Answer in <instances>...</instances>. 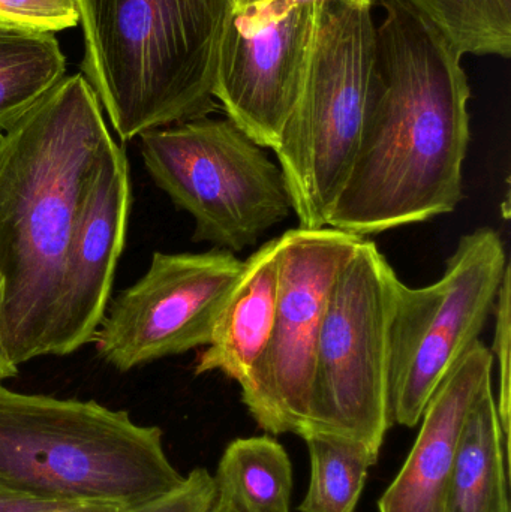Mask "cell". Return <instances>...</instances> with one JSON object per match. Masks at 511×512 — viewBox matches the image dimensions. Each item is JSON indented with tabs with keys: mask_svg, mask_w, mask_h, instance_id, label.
<instances>
[{
	"mask_svg": "<svg viewBox=\"0 0 511 512\" xmlns=\"http://www.w3.org/2000/svg\"><path fill=\"white\" fill-rule=\"evenodd\" d=\"M210 512H243L239 508L234 507L230 501L224 498H216L215 505H213L212 511Z\"/></svg>",
	"mask_w": 511,
	"mask_h": 512,
	"instance_id": "obj_26",
	"label": "cell"
},
{
	"mask_svg": "<svg viewBox=\"0 0 511 512\" xmlns=\"http://www.w3.org/2000/svg\"><path fill=\"white\" fill-rule=\"evenodd\" d=\"M494 357L473 343L432 394L416 444L395 481L378 501L380 512H443L470 409L492 381Z\"/></svg>",
	"mask_w": 511,
	"mask_h": 512,
	"instance_id": "obj_13",
	"label": "cell"
},
{
	"mask_svg": "<svg viewBox=\"0 0 511 512\" xmlns=\"http://www.w3.org/2000/svg\"><path fill=\"white\" fill-rule=\"evenodd\" d=\"M219 498L243 512H291L293 466L270 435L234 439L219 460Z\"/></svg>",
	"mask_w": 511,
	"mask_h": 512,
	"instance_id": "obj_16",
	"label": "cell"
},
{
	"mask_svg": "<svg viewBox=\"0 0 511 512\" xmlns=\"http://www.w3.org/2000/svg\"><path fill=\"white\" fill-rule=\"evenodd\" d=\"M380 3L362 135L327 221L360 237L455 212L471 138L464 54L407 3Z\"/></svg>",
	"mask_w": 511,
	"mask_h": 512,
	"instance_id": "obj_1",
	"label": "cell"
},
{
	"mask_svg": "<svg viewBox=\"0 0 511 512\" xmlns=\"http://www.w3.org/2000/svg\"><path fill=\"white\" fill-rule=\"evenodd\" d=\"M245 262L212 342L195 364L197 376L221 372L242 385L266 351L278 310L281 237L264 243Z\"/></svg>",
	"mask_w": 511,
	"mask_h": 512,
	"instance_id": "obj_14",
	"label": "cell"
},
{
	"mask_svg": "<svg viewBox=\"0 0 511 512\" xmlns=\"http://www.w3.org/2000/svg\"><path fill=\"white\" fill-rule=\"evenodd\" d=\"M506 248L492 228L459 239L437 282L399 285L390 325V415L413 429L462 355L479 340L504 274Z\"/></svg>",
	"mask_w": 511,
	"mask_h": 512,
	"instance_id": "obj_8",
	"label": "cell"
},
{
	"mask_svg": "<svg viewBox=\"0 0 511 512\" xmlns=\"http://www.w3.org/2000/svg\"><path fill=\"white\" fill-rule=\"evenodd\" d=\"M131 203L128 158L117 144L99 170L75 234L60 303L56 355L72 354L95 339L110 303Z\"/></svg>",
	"mask_w": 511,
	"mask_h": 512,
	"instance_id": "obj_12",
	"label": "cell"
},
{
	"mask_svg": "<svg viewBox=\"0 0 511 512\" xmlns=\"http://www.w3.org/2000/svg\"><path fill=\"white\" fill-rule=\"evenodd\" d=\"M401 283L386 256L366 239L339 271L321 324L300 438L342 439L380 457L393 424L390 325Z\"/></svg>",
	"mask_w": 511,
	"mask_h": 512,
	"instance_id": "obj_6",
	"label": "cell"
},
{
	"mask_svg": "<svg viewBox=\"0 0 511 512\" xmlns=\"http://www.w3.org/2000/svg\"><path fill=\"white\" fill-rule=\"evenodd\" d=\"M511 276L510 267L504 274L501 282L500 291H498L497 300H495V336L494 348H492V357H497L498 367H500V394H498L497 409L500 415L501 427L507 438H510V409H511V381H510V340H511V313H510V294H511Z\"/></svg>",
	"mask_w": 511,
	"mask_h": 512,
	"instance_id": "obj_21",
	"label": "cell"
},
{
	"mask_svg": "<svg viewBox=\"0 0 511 512\" xmlns=\"http://www.w3.org/2000/svg\"><path fill=\"white\" fill-rule=\"evenodd\" d=\"M0 304H2V286H0ZM18 366H15L11 360H9L8 354L3 348L2 336H0V382L5 379L14 378L17 376Z\"/></svg>",
	"mask_w": 511,
	"mask_h": 512,
	"instance_id": "obj_25",
	"label": "cell"
},
{
	"mask_svg": "<svg viewBox=\"0 0 511 512\" xmlns=\"http://www.w3.org/2000/svg\"><path fill=\"white\" fill-rule=\"evenodd\" d=\"M185 477L162 430L98 402L23 394L0 385V486L44 501L128 511Z\"/></svg>",
	"mask_w": 511,
	"mask_h": 512,
	"instance_id": "obj_4",
	"label": "cell"
},
{
	"mask_svg": "<svg viewBox=\"0 0 511 512\" xmlns=\"http://www.w3.org/2000/svg\"><path fill=\"white\" fill-rule=\"evenodd\" d=\"M311 459V481L300 512H354L378 462L362 445L327 436L305 438Z\"/></svg>",
	"mask_w": 511,
	"mask_h": 512,
	"instance_id": "obj_19",
	"label": "cell"
},
{
	"mask_svg": "<svg viewBox=\"0 0 511 512\" xmlns=\"http://www.w3.org/2000/svg\"><path fill=\"white\" fill-rule=\"evenodd\" d=\"M371 9L321 3L302 95L273 150L305 230L327 227L357 155L377 42Z\"/></svg>",
	"mask_w": 511,
	"mask_h": 512,
	"instance_id": "obj_5",
	"label": "cell"
},
{
	"mask_svg": "<svg viewBox=\"0 0 511 512\" xmlns=\"http://www.w3.org/2000/svg\"><path fill=\"white\" fill-rule=\"evenodd\" d=\"M65 77L66 59L54 33L0 26V135Z\"/></svg>",
	"mask_w": 511,
	"mask_h": 512,
	"instance_id": "obj_17",
	"label": "cell"
},
{
	"mask_svg": "<svg viewBox=\"0 0 511 512\" xmlns=\"http://www.w3.org/2000/svg\"><path fill=\"white\" fill-rule=\"evenodd\" d=\"M437 27L447 41L473 56L511 54V0H402Z\"/></svg>",
	"mask_w": 511,
	"mask_h": 512,
	"instance_id": "obj_18",
	"label": "cell"
},
{
	"mask_svg": "<svg viewBox=\"0 0 511 512\" xmlns=\"http://www.w3.org/2000/svg\"><path fill=\"white\" fill-rule=\"evenodd\" d=\"M510 438L501 427L492 381L470 409L443 512H510Z\"/></svg>",
	"mask_w": 511,
	"mask_h": 512,
	"instance_id": "obj_15",
	"label": "cell"
},
{
	"mask_svg": "<svg viewBox=\"0 0 511 512\" xmlns=\"http://www.w3.org/2000/svg\"><path fill=\"white\" fill-rule=\"evenodd\" d=\"M216 498L215 478L207 469L197 468L173 492L123 512H210Z\"/></svg>",
	"mask_w": 511,
	"mask_h": 512,
	"instance_id": "obj_22",
	"label": "cell"
},
{
	"mask_svg": "<svg viewBox=\"0 0 511 512\" xmlns=\"http://www.w3.org/2000/svg\"><path fill=\"white\" fill-rule=\"evenodd\" d=\"M78 23L77 0H0V26L54 33Z\"/></svg>",
	"mask_w": 511,
	"mask_h": 512,
	"instance_id": "obj_20",
	"label": "cell"
},
{
	"mask_svg": "<svg viewBox=\"0 0 511 512\" xmlns=\"http://www.w3.org/2000/svg\"><path fill=\"white\" fill-rule=\"evenodd\" d=\"M140 140L155 185L194 219V242L237 254L293 212L279 165L227 117L152 129Z\"/></svg>",
	"mask_w": 511,
	"mask_h": 512,
	"instance_id": "obj_7",
	"label": "cell"
},
{
	"mask_svg": "<svg viewBox=\"0 0 511 512\" xmlns=\"http://www.w3.org/2000/svg\"><path fill=\"white\" fill-rule=\"evenodd\" d=\"M81 69L122 141L216 111L234 0H77Z\"/></svg>",
	"mask_w": 511,
	"mask_h": 512,
	"instance_id": "obj_3",
	"label": "cell"
},
{
	"mask_svg": "<svg viewBox=\"0 0 511 512\" xmlns=\"http://www.w3.org/2000/svg\"><path fill=\"white\" fill-rule=\"evenodd\" d=\"M279 237L275 324L266 351L240 388L246 409L264 432L302 436L330 289L365 237L330 227L294 228Z\"/></svg>",
	"mask_w": 511,
	"mask_h": 512,
	"instance_id": "obj_9",
	"label": "cell"
},
{
	"mask_svg": "<svg viewBox=\"0 0 511 512\" xmlns=\"http://www.w3.org/2000/svg\"><path fill=\"white\" fill-rule=\"evenodd\" d=\"M116 146L83 74L0 135V336L15 366L56 355L75 234Z\"/></svg>",
	"mask_w": 511,
	"mask_h": 512,
	"instance_id": "obj_2",
	"label": "cell"
},
{
	"mask_svg": "<svg viewBox=\"0 0 511 512\" xmlns=\"http://www.w3.org/2000/svg\"><path fill=\"white\" fill-rule=\"evenodd\" d=\"M245 267L224 249L155 252L146 274L108 303L93 339L99 357L129 372L209 345Z\"/></svg>",
	"mask_w": 511,
	"mask_h": 512,
	"instance_id": "obj_10",
	"label": "cell"
},
{
	"mask_svg": "<svg viewBox=\"0 0 511 512\" xmlns=\"http://www.w3.org/2000/svg\"><path fill=\"white\" fill-rule=\"evenodd\" d=\"M321 3L234 6L219 50L216 104L263 149L275 150L308 74Z\"/></svg>",
	"mask_w": 511,
	"mask_h": 512,
	"instance_id": "obj_11",
	"label": "cell"
},
{
	"mask_svg": "<svg viewBox=\"0 0 511 512\" xmlns=\"http://www.w3.org/2000/svg\"><path fill=\"white\" fill-rule=\"evenodd\" d=\"M272 2V0H234V6H248V5H260V3ZM291 2L297 3H323L329 2V0H291ZM338 2L348 3V5L354 6H369L372 8L375 0H338Z\"/></svg>",
	"mask_w": 511,
	"mask_h": 512,
	"instance_id": "obj_24",
	"label": "cell"
},
{
	"mask_svg": "<svg viewBox=\"0 0 511 512\" xmlns=\"http://www.w3.org/2000/svg\"><path fill=\"white\" fill-rule=\"evenodd\" d=\"M0 512H123L113 505L44 501L0 486Z\"/></svg>",
	"mask_w": 511,
	"mask_h": 512,
	"instance_id": "obj_23",
	"label": "cell"
}]
</instances>
